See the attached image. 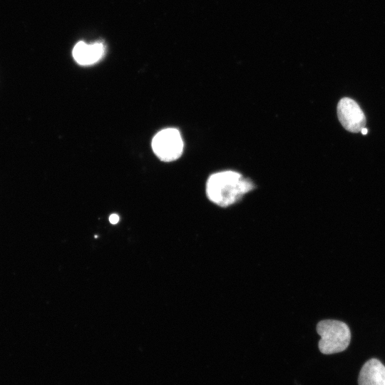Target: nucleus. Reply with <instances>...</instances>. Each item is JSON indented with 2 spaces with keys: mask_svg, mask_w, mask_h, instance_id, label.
Masks as SVG:
<instances>
[{
  "mask_svg": "<svg viewBox=\"0 0 385 385\" xmlns=\"http://www.w3.org/2000/svg\"><path fill=\"white\" fill-rule=\"evenodd\" d=\"M253 189L252 181L232 170L214 173L206 183L208 199L220 207L232 205Z\"/></svg>",
  "mask_w": 385,
  "mask_h": 385,
  "instance_id": "nucleus-1",
  "label": "nucleus"
},
{
  "mask_svg": "<svg viewBox=\"0 0 385 385\" xmlns=\"http://www.w3.org/2000/svg\"><path fill=\"white\" fill-rule=\"evenodd\" d=\"M320 336L318 346L324 354H332L344 351L351 340V332L343 322L334 319L320 321L317 325Z\"/></svg>",
  "mask_w": 385,
  "mask_h": 385,
  "instance_id": "nucleus-2",
  "label": "nucleus"
},
{
  "mask_svg": "<svg viewBox=\"0 0 385 385\" xmlns=\"http://www.w3.org/2000/svg\"><path fill=\"white\" fill-rule=\"evenodd\" d=\"M152 148L157 157L163 161L177 160L183 150V142L179 130L170 128L159 131L153 138Z\"/></svg>",
  "mask_w": 385,
  "mask_h": 385,
  "instance_id": "nucleus-3",
  "label": "nucleus"
},
{
  "mask_svg": "<svg viewBox=\"0 0 385 385\" xmlns=\"http://www.w3.org/2000/svg\"><path fill=\"white\" fill-rule=\"evenodd\" d=\"M337 115L342 126L348 131L358 133L365 128L366 117L356 101L342 98L337 105Z\"/></svg>",
  "mask_w": 385,
  "mask_h": 385,
  "instance_id": "nucleus-4",
  "label": "nucleus"
},
{
  "mask_svg": "<svg viewBox=\"0 0 385 385\" xmlns=\"http://www.w3.org/2000/svg\"><path fill=\"white\" fill-rule=\"evenodd\" d=\"M104 53L105 46L100 42L87 44L80 41L73 49V56L75 61L83 66L98 62L104 56Z\"/></svg>",
  "mask_w": 385,
  "mask_h": 385,
  "instance_id": "nucleus-5",
  "label": "nucleus"
},
{
  "mask_svg": "<svg viewBox=\"0 0 385 385\" xmlns=\"http://www.w3.org/2000/svg\"><path fill=\"white\" fill-rule=\"evenodd\" d=\"M359 385H385V366L376 359H371L362 366Z\"/></svg>",
  "mask_w": 385,
  "mask_h": 385,
  "instance_id": "nucleus-6",
  "label": "nucleus"
},
{
  "mask_svg": "<svg viewBox=\"0 0 385 385\" xmlns=\"http://www.w3.org/2000/svg\"><path fill=\"white\" fill-rule=\"evenodd\" d=\"M109 221L111 224H116L119 221V216L117 214H112L109 217Z\"/></svg>",
  "mask_w": 385,
  "mask_h": 385,
  "instance_id": "nucleus-7",
  "label": "nucleus"
},
{
  "mask_svg": "<svg viewBox=\"0 0 385 385\" xmlns=\"http://www.w3.org/2000/svg\"><path fill=\"white\" fill-rule=\"evenodd\" d=\"M361 133L363 135H366V134H367V133H368V130H367L366 128H364L361 129Z\"/></svg>",
  "mask_w": 385,
  "mask_h": 385,
  "instance_id": "nucleus-8",
  "label": "nucleus"
}]
</instances>
